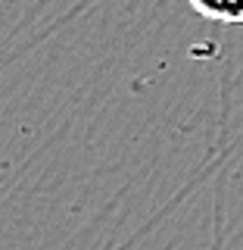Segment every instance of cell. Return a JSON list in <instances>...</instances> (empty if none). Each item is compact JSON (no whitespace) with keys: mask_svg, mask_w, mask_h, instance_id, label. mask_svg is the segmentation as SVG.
<instances>
[{"mask_svg":"<svg viewBox=\"0 0 243 250\" xmlns=\"http://www.w3.org/2000/svg\"><path fill=\"white\" fill-rule=\"evenodd\" d=\"M187 3L203 19L224 22V25H243V0H187Z\"/></svg>","mask_w":243,"mask_h":250,"instance_id":"obj_1","label":"cell"}]
</instances>
